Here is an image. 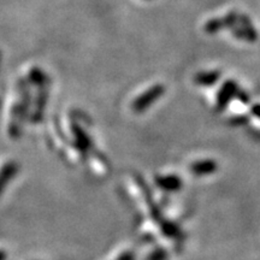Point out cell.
I'll list each match as a JSON object with an SVG mask.
<instances>
[{"label": "cell", "instance_id": "1", "mask_svg": "<svg viewBox=\"0 0 260 260\" xmlns=\"http://www.w3.org/2000/svg\"><path fill=\"white\" fill-rule=\"evenodd\" d=\"M19 170V164L11 157L0 158V197Z\"/></svg>", "mask_w": 260, "mask_h": 260}, {"label": "cell", "instance_id": "2", "mask_svg": "<svg viewBox=\"0 0 260 260\" xmlns=\"http://www.w3.org/2000/svg\"><path fill=\"white\" fill-rule=\"evenodd\" d=\"M6 259V251L3 247H0V260H5Z\"/></svg>", "mask_w": 260, "mask_h": 260}]
</instances>
